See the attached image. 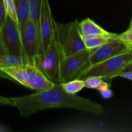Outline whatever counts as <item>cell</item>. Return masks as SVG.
Returning <instances> with one entry per match:
<instances>
[{"label": "cell", "instance_id": "obj_1", "mask_svg": "<svg viewBox=\"0 0 132 132\" xmlns=\"http://www.w3.org/2000/svg\"><path fill=\"white\" fill-rule=\"evenodd\" d=\"M13 99L14 107L18 108L23 117L50 108H73L99 116L105 113L101 104L76 94H69L61 84H54L48 89Z\"/></svg>", "mask_w": 132, "mask_h": 132}, {"label": "cell", "instance_id": "obj_2", "mask_svg": "<svg viewBox=\"0 0 132 132\" xmlns=\"http://www.w3.org/2000/svg\"><path fill=\"white\" fill-rule=\"evenodd\" d=\"M0 71L5 78L13 80L36 92L48 89L54 85L34 64L30 63L1 68Z\"/></svg>", "mask_w": 132, "mask_h": 132}, {"label": "cell", "instance_id": "obj_3", "mask_svg": "<svg viewBox=\"0 0 132 132\" xmlns=\"http://www.w3.org/2000/svg\"><path fill=\"white\" fill-rule=\"evenodd\" d=\"M63 56L61 48L53 29L50 43L45 51L34 59V64L54 84H59V70Z\"/></svg>", "mask_w": 132, "mask_h": 132}, {"label": "cell", "instance_id": "obj_4", "mask_svg": "<svg viewBox=\"0 0 132 132\" xmlns=\"http://www.w3.org/2000/svg\"><path fill=\"white\" fill-rule=\"evenodd\" d=\"M78 23L77 19L67 24L53 21V29L64 57L76 55L86 49L79 33Z\"/></svg>", "mask_w": 132, "mask_h": 132}, {"label": "cell", "instance_id": "obj_5", "mask_svg": "<svg viewBox=\"0 0 132 132\" xmlns=\"http://www.w3.org/2000/svg\"><path fill=\"white\" fill-rule=\"evenodd\" d=\"M132 62V51L117 55L103 62L94 64L86 70L79 77L85 80L90 77H99L110 81L122 72L125 67Z\"/></svg>", "mask_w": 132, "mask_h": 132}, {"label": "cell", "instance_id": "obj_6", "mask_svg": "<svg viewBox=\"0 0 132 132\" xmlns=\"http://www.w3.org/2000/svg\"><path fill=\"white\" fill-rule=\"evenodd\" d=\"M90 50L84 51L71 56L63 57L59 70V84L77 79L90 67Z\"/></svg>", "mask_w": 132, "mask_h": 132}, {"label": "cell", "instance_id": "obj_7", "mask_svg": "<svg viewBox=\"0 0 132 132\" xmlns=\"http://www.w3.org/2000/svg\"><path fill=\"white\" fill-rule=\"evenodd\" d=\"M0 33L6 54L24 57L21 31L18 23L6 15L0 29Z\"/></svg>", "mask_w": 132, "mask_h": 132}, {"label": "cell", "instance_id": "obj_8", "mask_svg": "<svg viewBox=\"0 0 132 132\" xmlns=\"http://www.w3.org/2000/svg\"><path fill=\"white\" fill-rule=\"evenodd\" d=\"M24 57L28 63L34 61L40 51V35L38 28L31 19H28L21 31Z\"/></svg>", "mask_w": 132, "mask_h": 132}, {"label": "cell", "instance_id": "obj_9", "mask_svg": "<svg viewBox=\"0 0 132 132\" xmlns=\"http://www.w3.org/2000/svg\"><path fill=\"white\" fill-rule=\"evenodd\" d=\"M129 52L131 50L128 44L117 37L99 48L90 50L89 61L92 66Z\"/></svg>", "mask_w": 132, "mask_h": 132}, {"label": "cell", "instance_id": "obj_10", "mask_svg": "<svg viewBox=\"0 0 132 132\" xmlns=\"http://www.w3.org/2000/svg\"><path fill=\"white\" fill-rule=\"evenodd\" d=\"M53 18L48 0H41L39 22L40 35V51L41 55L47 48L53 32Z\"/></svg>", "mask_w": 132, "mask_h": 132}, {"label": "cell", "instance_id": "obj_11", "mask_svg": "<svg viewBox=\"0 0 132 132\" xmlns=\"http://www.w3.org/2000/svg\"><path fill=\"white\" fill-rule=\"evenodd\" d=\"M78 31L83 40L88 38L99 37L117 38L118 36V34L108 32L88 18L78 23Z\"/></svg>", "mask_w": 132, "mask_h": 132}, {"label": "cell", "instance_id": "obj_12", "mask_svg": "<svg viewBox=\"0 0 132 132\" xmlns=\"http://www.w3.org/2000/svg\"><path fill=\"white\" fill-rule=\"evenodd\" d=\"M17 17L20 31L23 29L26 22L30 18L28 0H14Z\"/></svg>", "mask_w": 132, "mask_h": 132}, {"label": "cell", "instance_id": "obj_13", "mask_svg": "<svg viewBox=\"0 0 132 132\" xmlns=\"http://www.w3.org/2000/svg\"><path fill=\"white\" fill-rule=\"evenodd\" d=\"M26 63H28V61L21 55H12L8 54L0 55V68Z\"/></svg>", "mask_w": 132, "mask_h": 132}, {"label": "cell", "instance_id": "obj_14", "mask_svg": "<svg viewBox=\"0 0 132 132\" xmlns=\"http://www.w3.org/2000/svg\"><path fill=\"white\" fill-rule=\"evenodd\" d=\"M85 87L88 88H94L99 90V92L110 88V85L101 77H90L84 80Z\"/></svg>", "mask_w": 132, "mask_h": 132}, {"label": "cell", "instance_id": "obj_15", "mask_svg": "<svg viewBox=\"0 0 132 132\" xmlns=\"http://www.w3.org/2000/svg\"><path fill=\"white\" fill-rule=\"evenodd\" d=\"M28 4L30 10V19L34 22L39 29L41 0H28Z\"/></svg>", "mask_w": 132, "mask_h": 132}, {"label": "cell", "instance_id": "obj_16", "mask_svg": "<svg viewBox=\"0 0 132 132\" xmlns=\"http://www.w3.org/2000/svg\"><path fill=\"white\" fill-rule=\"evenodd\" d=\"M61 85L66 92L69 94H76V93L80 92L83 89V88H85V81L84 80L77 79L68 81Z\"/></svg>", "mask_w": 132, "mask_h": 132}, {"label": "cell", "instance_id": "obj_17", "mask_svg": "<svg viewBox=\"0 0 132 132\" xmlns=\"http://www.w3.org/2000/svg\"><path fill=\"white\" fill-rule=\"evenodd\" d=\"M113 39L116 38L105 37H94V38L85 39H84V43H85L86 48L89 50H91L97 48H99V46L107 43Z\"/></svg>", "mask_w": 132, "mask_h": 132}, {"label": "cell", "instance_id": "obj_18", "mask_svg": "<svg viewBox=\"0 0 132 132\" xmlns=\"http://www.w3.org/2000/svg\"><path fill=\"white\" fill-rule=\"evenodd\" d=\"M3 3L6 15L12 18L19 25L14 0H3Z\"/></svg>", "mask_w": 132, "mask_h": 132}, {"label": "cell", "instance_id": "obj_19", "mask_svg": "<svg viewBox=\"0 0 132 132\" xmlns=\"http://www.w3.org/2000/svg\"><path fill=\"white\" fill-rule=\"evenodd\" d=\"M117 38L128 45H132V30H127L126 32L118 34Z\"/></svg>", "mask_w": 132, "mask_h": 132}, {"label": "cell", "instance_id": "obj_20", "mask_svg": "<svg viewBox=\"0 0 132 132\" xmlns=\"http://www.w3.org/2000/svg\"><path fill=\"white\" fill-rule=\"evenodd\" d=\"M6 14L5 12V5H4L3 0H0V29L3 24L6 18Z\"/></svg>", "mask_w": 132, "mask_h": 132}, {"label": "cell", "instance_id": "obj_21", "mask_svg": "<svg viewBox=\"0 0 132 132\" xmlns=\"http://www.w3.org/2000/svg\"><path fill=\"white\" fill-rule=\"evenodd\" d=\"M0 105H9L14 107V101L13 98L5 97L0 95Z\"/></svg>", "mask_w": 132, "mask_h": 132}, {"label": "cell", "instance_id": "obj_22", "mask_svg": "<svg viewBox=\"0 0 132 132\" xmlns=\"http://www.w3.org/2000/svg\"><path fill=\"white\" fill-rule=\"evenodd\" d=\"M117 77H122L132 81V72H122L119 73Z\"/></svg>", "mask_w": 132, "mask_h": 132}, {"label": "cell", "instance_id": "obj_23", "mask_svg": "<svg viewBox=\"0 0 132 132\" xmlns=\"http://www.w3.org/2000/svg\"><path fill=\"white\" fill-rule=\"evenodd\" d=\"M101 94L102 97L104 99H108V98L112 97V95H113V92H112V90L110 89H107V90H104V91L100 92Z\"/></svg>", "mask_w": 132, "mask_h": 132}, {"label": "cell", "instance_id": "obj_24", "mask_svg": "<svg viewBox=\"0 0 132 132\" xmlns=\"http://www.w3.org/2000/svg\"><path fill=\"white\" fill-rule=\"evenodd\" d=\"M5 54H6V52H5V46H4L2 37L0 33V55H5Z\"/></svg>", "mask_w": 132, "mask_h": 132}, {"label": "cell", "instance_id": "obj_25", "mask_svg": "<svg viewBox=\"0 0 132 132\" xmlns=\"http://www.w3.org/2000/svg\"><path fill=\"white\" fill-rule=\"evenodd\" d=\"M122 72H132V62H131L130 64H128L125 67V69L122 70Z\"/></svg>", "mask_w": 132, "mask_h": 132}, {"label": "cell", "instance_id": "obj_26", "mask_svg": "<svg viewBox=\"0 0 132 132\" xmlns=\"http://www.w3.org/2000/svg\"><path fill=\"white\" fill-rule=\"evenodd\" d=\"M4 77V76H3V73L2 72H1V71H0V77Z\"/></svg>", "mask_w": 132, "mask_h": 132}, {"label": "cell", "instance_id": "obj_27", "mask_svg": "<svg viewBox=\"0 0 132 132\" xmlns=\"http://www.w3.org/2000/svg\"><path fill=\"white\" fill-rule=\"evenodd\" d=\"M132 27V18H131V22H130V26H129V28H130V27Z\"/></svg>", "mask_w": 132, "mask_h": 132}, {"label": "cell", "instance_id": "obj_28", "mask_svg": "<svg viewBox=\"0 0 132 132\" xmlns=\"http://www.w3.org/2000/svg\"><path fill=\"white\" fill-rule=\"evenodd\" d=\"M129 46H130V50H131V51H132V45H129Z\"/></svg>", "mask_w": 132, "mask_h": 132}, {"label": "cell", "instance_id": "obj_29", "mask_svg": "<svg viewBox=\"0 0 132 132\" xmlns=\"http://www.w3.org/2000/svg\"><path fill=\"white\" fill-rule=\"evenodd\" d=\"M128 30H132V27H130V28H128Z\"/></svg>", "mask_w": 132, "mask_h": 132}]
</instances>
